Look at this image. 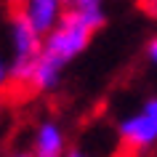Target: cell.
<instances>
[{
    "label": "cell",
    "mask_w": 157,
    "mask_h": 157,
    "mask_svg": "<svg viewBox=\"0 0 157 157\" xmlns=\"http://www.w3.org/2000/svg\"><path fill=\"white\" fill-rule=\"evenodd\" d=\"M93 35L96 29L88 21H83L80 16H72V13H64L51 32L43 35V48L32 69L27 93H35V96L56 93L64 80V69L88 48Z\"/></svg>",
    "instance_id": "6da1fadb"
},
{
    "label": "cell",
    "mask_w": 157,
    "mask_h": 157,
    "mask_svg": "<svg viewBox=\"0 0 157 157\" xmlns=\"http://www.w3.org/2000/svg\"><path fill=\"white\" fill-rule=\"evenodd\" d=\"M8 48H11L8 56L11 85H13V93L24 96L29 91V77H32V69L43 48V35L24 16H19L16 11H11V21H8Z\"/></svg>",
    "instance_id": "7a4b0ae2"
},
{
    "label": "cell",
    "mask_w": 157,
    "mask_h": 157,
    "mask_svg": "<svg viewBox=\"0 0 157 157\" xmlns=\"http://www.w3.org/2000/svg\"><path fill=\"white\" fill-rule=\"evenodd\" d=\"M117 136L128 155H147L157 149V96H149L136 112L120 117Z\"/></svg>",
    "instance_id": "3957f363"
},
{
    "label": "cell",
    "mask_w": 157,
    "mask_h": 157,
    "mask_svg": "<svg viewBox=\"0 0 157 157\" xmlns=\"http://www.w3.org/2000/svg\"><path fill=\"white\" fill-rule=\"evenodd\" d=\"M11 11H16L19 16H24L40 35L51 32L59 24V19L64 16L61 0H13Z\"/></svg>",
    "instance_id": "277c9868"
},
{
    "label": "cell",
    "mask_w": 157,
    "mask_h": 157,
    "mask_svg": "<svg viewBox=\"0 0 157 157\" xmlns=\"http://www.w3.org/2000/svg\"><path fill=\"white\" fill-rule=\"evenodd\" d=\"M32 157H64L67 133L56 120H43L32 133Z\"/></svg>",
    "instance_id": "5b68a950"
},
{
    "label": "cell",
    "mask_w": 157,
    "mask_h": 157,
    "mask_svg": "<svg viewBox=\"0 0 157 157\" xmlns=\"http://www.w3.org/2000/svg\"><path fill=\"white\" fill-rule=\"evenodd\" d=\"M64 6V13H72V16H80L83 21L99 32L104 21H107V3L104 0H61Z\"/></svg>",
    "instance_id": "8992f818"
},
{
    "label": "cell",
    "mask_w": 157,
    "mask_h": 157,
    "mask_svg": "<svg viewBox=\"0 0 157 157\" xmlns=\"http://www.w3.org/2000/svg\"><path fill=\"white\" fill-rule=\"evenodd\" d=\"M13 93V85H11V64H8V56L0 51V104Z\"/></svg>",
    "instance_id": "52a82bcc"
},
{
    "label": "cell",
    "mask_w": 157,
    "mask_h": 157,
    "mask_svg": "<svg viewBox=\"0 0 157 157\" xmlns=\"http://www.w3.org/2000/svg\"><path fill=\"white\" fill-rule=\"evenodd\" d=\"M144 53H147L149 64H155V67H157V35H155V37H152V40L147 43V48H144Z\"/></svg>",
    "instance_id": "ba28073f"
},
{
    "label": "cell",
    "mask_w": 157,
    "mask_h": 157,
    "mask_svg": "<svg viewBox=\"0 0 157 157\" xmlns=\"http://www.w3.org/2000/svg\"><path fill=\"white\" fill-rule=\"evenodd\" d=\"M136 3L147 16H157V0H136Z\"/></svg>",
    "instance_id": "9c48e42d"
},
{
    "label": "cell",
    "mask_w": 157,
    "mask_h": 157,
    "mask_svg": "<svg viewBox=\"0 0 157 157\" xmlns=\"http://www.w3.org/2000/svg\"><path fill=\"white\" fill-rule=\"evenodd\" d=\"M64 157H93V155H88V152H83V149H67Z\"/></svg>",
    "instance_id": "30bf717a"
},
{
    "label": "cell",
    "mask_w": 157,
    "mask_h": 157,
    "mask_svg": "<svg viewBox=\"0 0 157 157\" xmlns=\"http://www.w3.org/2000/svg\"><path fill=\"white\" fill-rule=\"evenodd\" d=\"M8 157H32V152H13V155H8Z\"/></svg>",
    "instance_id": "8fae6325"
}]
</instances>
